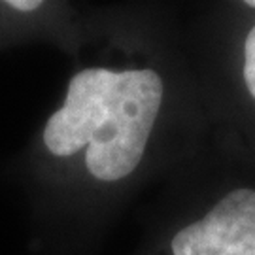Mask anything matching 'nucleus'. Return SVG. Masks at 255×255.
Instances as JSON below:
<instances>
[{
  "label": "nucleus",
  "instance_id": "2",
  "mask_svg": "<svg viewBox=\"0 0 255 255\" xmlns=\"http://www.w3.org/2000/svg\"><path fill=\"white\" fill-rule=\"evenodd\" d=\"M172 255H255V189L227 193L204 218L178 231Z\"/></svg>",
  "mask_w": 255,
  "mask_h": 255
},
{
  "label": "nucleus",
  "instance_id": "1",
  "mask_svg": "<svg viewBox=\"0 0 255 255\" xmlns=\"http://www.w3.org/2000/svg\"><path fill=\"white\" fill-rule=\"evenodd\" d=\"M161 102L163 80L149 68H83L68 83L63 108L47 119L44 144L57 157L87 146V170L118 182L142 161Z\"/></svg>",
  "mask_w": 255,
  "mask_h": 255
},
{
  "label": "nucleus",
  "instance_id": "4",
  "mask_svg": "<svg viewBox=\"0 0 255 255\" xmlns=\"http://www.w3.org/2000/svg\"><path fill=\"white\" fill-rule=\"evenodd\" d=\"M8 6L13 9H19V11H30V9L40 8L42 2H38V0H9Z\"/></svg>",
  "mask_w": 255,
  "mask_h": 255
},
{
  "label": "nucleus",
  "instance_id": "5",
  "mask_svg": "<svg viewBox=\"0 0 255 255\" xmlns=\"http://www.w3.org/2000/svg\"><path fill=\"white\" fill-rule=\"evenodd\" d=\"M246 4L250 6V8H255V0H248Z\"/></svg>",
  "mask_w": 255,
  "mask_h": 255
},
{
  "label": "nucleus",
  "instance_id": "3",
  "mask_svg": "<svg viewBox=\"0 0 255 255\" xmlns=\"http://www.w3.org/2000/svg\"><path fill=\"white\" fill-rule=\"evenodd\" d=\"M244 82L255 99V27L250 30L244 44Z\"/></svg>",
  "mask_w": 255,
  "mask_h": 255
}]
</instances>
